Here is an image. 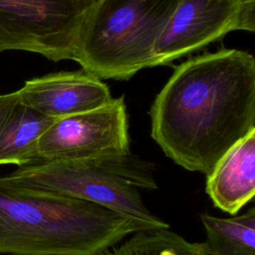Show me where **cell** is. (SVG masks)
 Wrapping results in <instances>:
<instances>
[{
	"label": "cell",
	"mask_w": 255,
	"mask_h": 255,
	"mask_svg": "<svg viewBox=\"0 0 255 255\" xmlns=\"http://www.w3.org/2000/svg\"><path fill=\"white\" fill-rule=\"evenodd\" d=\"M151 137L182 168L207 175L255 131V59L221 48L174 68L150 109Z\"/></svg>",
	"instance_id": "cell-1"
},
{
	"label": "cell",
	"mask_w": 255,
	"mask_h": 255,
	"mask_svg": "<svg viewBox=\"0 0 255 255\" xmlns=\"http://www.w3.org/2000/svg\"><path fill=\"white\" fill-rule=\"evenodd\" d=\"M139 231L138 221L87 201L0 187V253L97 255Z\"/></svg>",
	"instance_id": "cell-2"
},
{
	"label": "cell",
	"mask_w": 255,
	"mask_h": 255,
	"mask_svg": "<svg viewBox=\"0 0 255 255\" xmlns=\"http://www.w3.org/2000/svg\"><path fill=\"white\" fill-rule=\"evenodd\" d=\"M0 187L87 201L132 218L148 230L169 228L143 202L139 189H156L149 162L128 153L85 160H38L0 175Z\"/></svg>",
	"instance_id": "cell-3"
},
{
	"label": "cell",
	"mask_w": 255,
	"mask_h": 255,
	"mask_svg": "<svg viewBox=\"0 0 255 255\" xmlns=\"http://www.w3.org/2000/svg\"><path fill=\"white\" fill-rule=\"evenodd\" d=\"M180 0H97L74 61L99 79L128 80L153 66L154 46Z\"/></svg>",
	"instance_id": "cell-4"
},
{
	"label": "cell",
	"mask_w": 255,
	"mask_h": 255,
	"mask_svg": "<svg viewBox=\"0 0 255 255\" xmlns=\"http://www.w3.org/2000/svg\"><path fill=\"white\" fill-rule=\"evenodd\" d=\"M97 0H0V53L74 60L79 34Z\"/></svg>",
	"instance_id": "cell-5"
},
{
	"label": "cell",
	"mask_w": 255,
	"mask_h": 255,
	"mask_svg": "<svg viewBox=\"0 0 255 255\" xmlns=\"http://www.w3.org/2000/svg\"><path fill=\"white\" fill-rule=\"evenodd\" d=\"M130 153L124 97L96 110L55 120L37 144L39 160H85Z\"/></svg>",
	"instance_id": "cell-6"
},
{
	"label": "cell",
	"mask_w": 255,
	"mask_h": 255,
	"mask_svg": "<svg viewBox=\"0 0 255 255\" xmlns=\"http://www.w3.org/2000/svg\"><path fill=\"white\" fill-rule=\"evenodd\" d=\"M235 30L255 31V0H180L153 49L166 65Z\"/></svg>",
	"instance_id": "cell-7"
},
{
	"label": "cell",
	"mask_w": 255,
	"mask_h": 255,
	"mask_svg": "<svg viewBox=\"0 0 255 255\" xmlns=\"http://www.w3.org/2000/svg\"><path fill=\"white\" fill-rule=\"evenodd\" d=\"M17 91L23 105L56 120L102 108L114 99L101 79L84 70L32 78Z\"/></svg>",
	"instance_id": "cell-8"
},
{
	"label": "cell",
	"mask_w": 255,
	"mask_h": 255,
	"mask_svg": "<svg viewBox=\"0 0 255 255\" xmlns=\"http://www.w3.org/2000/svg\"><path fill=\"white\" fill-rule=\"evenodd\" d=\"M205 191L213 205L235 215L255 195V131L232 146L206 175Z\"/></svg>",
	"instance_id": "cell-9"
},
{
	"label": "cell",
	"mask_w": 255,
	"mask_h": 255,
	"mask_svg": "<svg viewBox=\"0 0 255 255\" xmlns=\"http://www.w3.org/2000/svg\"><path fill=\"white\" fill-rule=\"evenodd\" d=\"M55 120L19 100L0 127V164L21 166L38 161V140Z\"/></svg>",
	"instance_id": "cell-10"
},
{
	"label": "cell",
	"mask_w": 255,
	"mask_h": 255,
	"mask_svg": "<svg viewBox=\"0 0 255 255\" xmlns=\"http://www.w3.org/2000/svg\"><path fill=\"white\" fill-rule=\"evenodd\" d=\"M208 255H255V208L231 217L199 215Z\"/></svg>",
	"instance_id": "cell-11"
},
{
	"label": "cell",
	"mask_w": 255,
	"mask_h": 255,
	"mask_svg": "<svg viewBox=\"0 0 255 255\" xmlns=\"http://www.w3.org/2000/svg\"><path fill=\"white\" fill-rule=\"evenodd\" d=\"M97 255H208L203 242H190L169 228L139 231Z\"/></svg>",
	"instance_id": "cell-12"
},
{
	"label": "cell",
	"mask_w": 255,
	"mask_h": 255,
	"mask_svg": "<svg viewBox=\"0 0 255 255\" xmlns=\"http://www.w3.org/2000/svg\"><path fill=\"white\" fill-rule=\"evenodd\" d=\"M19 101L18 91L0 95V127Z\"/></svg>",
	"instance_id": "cell-13"
}]
</instances>
